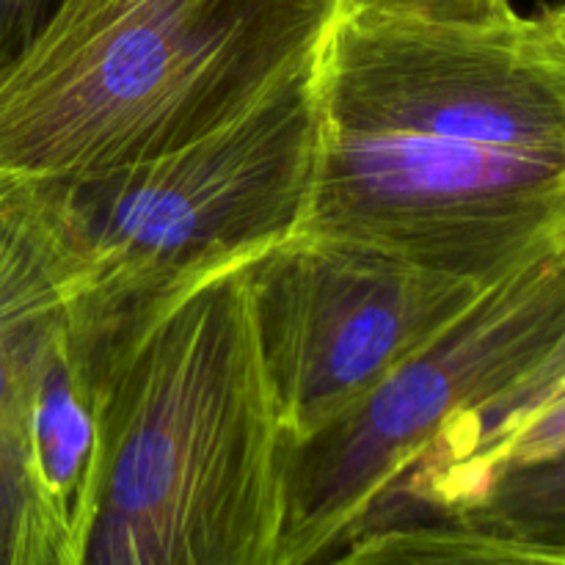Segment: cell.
<instances>
[{
  "label": "cell",
  "instance_id": "obj_4",
  "mask_svg": "<svg viewBox=\"0 0 565 565\" xmlns=\"http://www.w3.org/2000/svg\"><path fill=\"white\" fill-rule=\"evenodd\" d=\"M318 64L185 147L31 182L64 259L70 334L99 375L188 292L301 232L320 147Z\"/></svg>",
  "mask_w": 565,
  "mask_h": 565
},
{
  "label": "cell",
  "instance_id": "obj_1",
  "mask_svg": "<svg viewBox=\"0 0 565 565\" xmlns=\"http://www.w3.org/2000/svg\"><path fill=\"white\" fill-rule=\"evenodd\" d=\"M301 232L494 285L565 237V61L539 14L345 11L318 64Z\"/></svg>",
  "mask_w": 565,
  "mask_h": 565
},
{
  "label": "cell",
  "instance_id": "obj_7",
  "mask_svg": "<svg viewBox=\"0 0 565 565\" xmlns=\"http://www.w3.org/2000/svg\"><path fill=\"white\" fill-rule=\"evenodd\" d=\"M66 320L64 259L31 185L0 188V565H55L66 524L33 463V412Z\"/></svg>",
  "mask_w": 565,
  "mask_h": 565
},
{
  "label": "cell",
  "instance_id": "obj_11",
  "mask_svg": "<svg viewBox=\"0 0 565 565\" xmlns=\"http://www.w3.org/2000/svg\"><path fill=\"white\" fill-rule=\"evenodd\" d=\"M565 452V386L557 395H552L527 423L522 425L519 430H513L500 447L489 456V461L480 467L478 478H475L472 489H469L467 500L458 505L467 508L497 475L508 472V469H516V467H527V463H539L546 461L552 456H561ZM452 511V513H458ZM450 513V516H452Z\"/></svg>",
  "mask_w": 565,
  "mask_h": 565
},
{
  "label": "cell",
  "instance_id": "obj_10",
  "mask_svg": "<svg viewBox=\"0 0 565 565\" xmlns=\"http://www.w3.org/2000/svg\"><path fill=\"white\" fill-rule=\"evenodd\" d=\"M452 516L516 539L565 546V452L497 475Z\"/></svg>",
  "mask_w": 565,
  "mask_h": 565
},
{
  "label": "cell",
  "instance_id": "obj_13",
  "mask_svg": "<svg viewBox=\"0 0 565 565\" xmlns=\"http://www.w3.org/2000/svg\"><path fill=\"white\" fill-rule=\"evenodd\" d=\"M61 0H0V72L25 53Z\"/></svg>",
  "mask_w": 565,
  "mask_h": 565
},
{
  "label": "cell",
  "instance_id": "obj_2",
  "mask_svg": "<svg viewBox=\"0 0 565 565\" xmlns=\"http://www.w3.org/2000/svg\"><path fill=\"white\" fill-rule=\"evenodd\" d=\"M287 458L241 265L114 364L97 486L55 565H287Z\"/></svg>",
  "mask_w": 565,
  "mask_h": 565
},
{
  "label": "cell",
  "instance_id": "obj_14",
  "mask_svg": "<svg viewBox=\"0 0 565 565\" xmlns=\"http://www.w3.org/2000/svg\"><path fill=\"white\" fill-rule=\"evenodd\" d=\"M539 20H541V25H544V31L550 33V39H552V44L557 47V53H561L565 61V0L541 11Z\"/></svg>",
  "mask_w": 565,
  "mask_h": 565
},
{
  "label": "cell",
  "instance_id": "obj_9",
  "mask_svg": "<svg viewBox=\"0 0 565 565\" xmlns=\"http://www.w3.org/2000/svg\"><path fill=\"white\" fill-rule=\"evenodd\" d=\"M318 565H565V546L516 539L458 516L370 527Z\"/></svg>",
  "mask_w": 565,
  "mask_h": 565
},
{
  "label": "cell",
  "instance_id": "obj_3",
  "mask_svg": "<svg viewBox=\"0 0 565 565\" xmlns=\"http://www.w3.org/2000/svg\"><path fill=\"white\" fill-rule=\"evenodd\" d=\"M348 0H61L0 72V188L180 149L318 64Z\"/></svg>",
  "mask_w": 565,
  "mask_h": 565
},
{
  "label": "cell",
  "instance_id": "obj_8",
  "mask_svg": "<svg viewBox=\"0 0 565 565\" xmlns=\"http://www.w3.org/2000/svg\"><path fill=\"white\" fill-rule=\"evenodd\" d=\"M563 386L565 320L552 345L511 386L436 436L364 530L419 516H450L458 511L491 452Z\"/></svg>",
  "mask_w": 565,
  "mask_h": 565
},
{
  "label": "cell",
  "instance_id": "obj_12",
  "mask_svg": "<svg viewBox=\"0 0 565 565\" xmlns=\"http://www.w3.org/2000/svg\"><path fill=\"white\" fill-rule=\"evenodd\" d=\"M348 11L467 28L497 25L519 14L511 0H348Z\"/></svg>",
  "mask_w": 565,
  "mask_h": 565
},
{
  "label": "cell",
  "instance_id": "obj_6",
  "mask_svg": "<svg viewBox=\"0 0 565 565\" xmlns=\"http://www.w3.org/2000/svg\"><path fill=\"white\" fill-rule=\"evenodd\" d=\"M265 379L290 445L362 406L489 285L296 232L243 265Z\"/></svg>",
  "mask_w": 565,
  "mask_h": 565
},
{
  "label": "cell",
  "instance_id": "obj_5",
  "mask_svg": "<svg viewBox=\"0 0 565 565\" xmlns=\"http://www.w3.org/2000/svg\"><path fill=\"white\" fill-rule=\"evenodd\" d=\"M565 320V237L486 287L362 406L287 458V565H318L356 539L456 419L511 386Z\"/></svg>",
  "mask_w": 565,
  "mask_h": 565
}]
</instances>
